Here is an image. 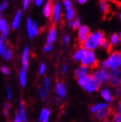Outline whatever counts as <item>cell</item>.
I'll list each match as a JSON object with an SVG mask.
<instances>
[{
  "instance_id": "obj_56",
  "label": "cell",
  "mask_w": 121,
  "mask_h": 122,
  "mask_svg": "<svg viewBox=\"0 0 121 122\" xmlns=\"http://www.w3.org/2000/svg\"><path fill=\"white\" fill-rule=\"evenodd\" d=\"M31 1H32V2H35L36 0H31Z\"/></svg>"
},
{
  "instance_id": "obj_5",
  "label": "cell",
  "mask_w": 121,
  "mask_h": 122,
  "mask_svg": "<svg viewBox=\"0 0 121 122\" xmlns=\"http://www.w3.org/2000/svg\"><path fill=\"white\" fill-rule=\"evenodd\" d=\"M101 84L96 80L94 78V77L91 74L90 75V77L89 80L87 81V83L84 85V86L82 88L86 92L92 94V93H94L96 92H97L100 90V89L101 88Z\"/></svg>"
},
{
  "instance_id": "obj_57",
  "label": "cell",
  "mask_w": 121,
  "mask_h": 122,
  "mask_svg": "<svg viewBox=\"0 0 121 122\" xmlns=\"http://www.w3.org/2000/svg\"><path fill=\"white\" fill-rule=\"evenodd\" d=\"M119 102H120V103H121V98H120V99L119 100Z\"/></svg>"
},
{
  "instance_id": "obj_31",
  "label": "cell",
  "mask_w": 121,
  "mask_h": 122,
  "mask_svg": "<svg viewBox=\"0 0 121 122\" xmlns=\"http://www.w3.org/2000/svg\"><path fill=\"white\" fill-rule=\"evenodd\" d=\"M74 15H75L74 10L72 8H69L66 10V18H67V20H72L73 18L74 17Z\"/></svg>"
},
{
  "instance_id": "obj_29",
  "label": "cell",
  "mask_w": 121,
  "mask_h": 122,
  "mask_svg": "<svg viewBox=\"0 0 121 122\" xmlns=\"http://www.w3.org/2000/svg\"><path fill=\"white\" fill-rule=\"evenodd\" d=\"M113 95L114 96V98L119 99V100L121 98V84L114 88Z\"/></svg>"
},
{
  "instance_id": "obj_45",
  "label": "cell",
  "mask_w": 121,
  "mask_h": 122,
  "mask_svg": "<svg viewBox=\"0 0 121 122\" xmlns=\"http://www.w3.org/2000/svg\"><path fill=\"white\" fill-rule=\"evenodd\" d=\"M31 0H23V8L26 10L27 8H28V6L29 5V2Z\"/></svg>"
},
{
  "instance_id": "obj_1",
  "label": "cell",
  "mask_w": 121,
  "mask_h": 122,
  "mask_svg": "<svg viewBox=\"0 0 121 122\" xmlns=\"http://www.w3.org/2000/svg\"><path fill=\"white\" fill-rule=\"evenodd\" d=\"M100 67L106 70L121 69V54L118 51H114L110 54L108 57L100 64Z\"/></svg>"
},
{
  "instance_id": "obj_46",
  "label": "cell",
  "mask_w": 121,
  "mask_h": 122,
  "mask_svg": "<svg viewBox=\"0 0 121 122\" xmlns=\"http://www.w3.org/2000/svg\"><path fill=\"white\" fill-rule=\"evenodd\" d=\"M63 41H64V43L67 46L68 44V42L70 41V36L68 35H65L64 36V39H63Z\"/></svg>"
},
{
  "instance_id": "obj_28",
  "label": "cell",
  "mask_w": 121,
  "mask_h": 122,
  "mask_svg": "<svg viewBox=\"0 0 121 122\" xmlns=\"http://www.w3.org/2000/svg\"><path fill=\"white\" fill-rule=\"evenodd\" d=\"M27 29H28L29 36L31 38H33V36H34V30H33V22H31V20L30 18H28L27 20Z\"/></svg>"
},
{
  "instance_id": "obj_54",
  "label": "cell",
  "mask_w": 121,
  "mask_h": 122,
  "mask_svg": "<svg viewBox=\"0 0 121 122\" xmlns=\"http://www.w3.org/2000/svg\"><path fill=\"white\" fill-rule=\"evenodd\" d=\"M119 43H121V33L119 34Z\"/></svg>"
},
{
  "instance_id": "obj_58",
  "label": "cell",
  "mask_w": 121,
  "mask_h": 122,
  "mask_svg": "<svg viewBox=\"0 0 121 122\" xmlns=\"http://www.w3.org/2000/svg\"><path fill=\"white\" fill-rule=\"evenodd\" d=\"M120 54H121V51H120Z\"/></svg>"
},
{
  "instance_id": "obj_21",
  "label": "cell",
  "mask_w": 121,
  "mask_h": 122,
  "mask_svg": "<svg viewBox=\"0 0 121 122\" xmlns=\"http://www.w3.org/2000/svg\"><path fill=\"white\" fill-rule=\"evenodd\" d=\"M53 20L54 22L57 23L59 22L60 19V3L57 2L53 6Z\"/></svg>"
},
{
  "instance_id": "obj_2",
  "label": "cell",
  "mask_w": 121,
  "mask_h": 122,
  "mask_svg": "<svg viewBox=\"0 0 121 122\" xmlns=\"http://www.w3.org/2000/svg\"><path fill=\"white\" fill-rule=\"evenodd\" d=\"M105 38L104 34L100 30L90 34L87 40L82 43V47L88 51H94L100 46L101 41Z\"/></svg>"
},
{
  "instance_id": "obj_39",
  "label": "cell",
  "mask_w": 121,
  "mask_h": 122,
  "mask_svg": "<svg viewBox=\"0 0 121 122\" xmlns=\"http://www.w3.org/2000/svg\"><path fill=\"white\" fill-rule=\"evenodd\" d=\"M0 69H1V71L5 75H8L10 74V69L8 68L7 66H2Z\"/></svg>"
},
{
  "instance_id": "obj_9",
  "label": "cell",
  "mask_w": 121,
  "mask_h": 122,
  "mask_svg": "<svg viewBox=\"0 0 121 122\" xmlns=\"http://www.w3.org/2000/svg\"><path fill=\"white\" fill-rule=\"evenodd\" d=\"M53 91L57 97L61 99L65 98L66 95H67V88H66L65 84L61 81H57L55 83L53 87Z\"/></svg>"
},
{
  "instance_id": "obj_11",
  "label": "cell",
  "mask_w": 121,
  "mask_h": 122,
  "mask_svg": "<svg viewBox=\"0 0 121 122\" xmlns=\"http://www.w3.org/2000/svg\"><path fill=\"white\" fill-rule=\"evenodd\" d=\"M17 113L21 118L22 122H28V115H27L25 107V103L22 100L19 101Z\"/></svg>"
},
{
  "instance_id": "obj_13",
  "label": "cell",
  "mask_w": 121,
  "mask_h": 122,
  "mask_svg": "<svg viewBox=\"0 0 121 122\" xmlns=\"http://www.w3.org/2000/svg\"><path fill=\"white\" fill-rule=\"evenodd\" d=\"M53 6L52 5V0H48V2L45 4L43 9H42V14L46 18H51L53 15Z\"/></svg>"
},
{
  "instance_id": "obj_35",
  "label": "cell",
  "mask_w": 121,
  "mask_h": 122,
  "mask_svg": "<svg viewBox=\"0 0 121 122\" xmlns=\"http://www.w3.org/2000/svg\"><path fill=\"white\" fill-rule=\"evenodd\" d=\"M6 96H7L8 100H11L13 97V92H12V89L10 86H8L6 88Z\"/></svg>"
},
{
  "instance_id": "obj_27",
  "label": "cell",
  "mask_w": 121,
  "mask_h": 122,
  "mask_svg": "<svg viewBox=\"0 0 121 122\" xmlns=\"http://www.w3.org/2000/svg\"><path fill=\"white\" fill-rule=\"evenodd\" d=\"M42 88L45 89L47 93L49 92L51 89V80L48 77H45L42 81Z\"/></svg>"
},
{
  "instance_id": "obj_14",
  "label": "cell",
  "mask_w": 121,
  "mask_h": 122,
  "mask_svg": "<svg viewBox=\"0 0 121 122\" xmlns=\"http://www.w3.org/2000/svg\"><path fill=\"white\" fill-rule=\"evenodd\" d=\"M99 8L101 13L104 15H107L111 10V5L109 0H100Z\"/></svg>"
},
{
  "instance_id": "obj_3",
  "label": "cell",
  "mask_w": 121,
  "mask_h": 122,
  "mask_svg": "<svg viewBox=\"0 0 121 122\" xmlns=\"http://www.w3.org/2000/svg\"><path fill=\"white\" fill-rule=\"evenodd\" d=\"M81 64L88 66L90 69H96L98 66V60L94 51L87 50L86 54L81 61Z\"/></svg>"
},
{
  "instance_id": "obj_53",
  "label": "cell",
  "mask_w": 121,
  "mask_h": 122,
  "mask_svg": "<svg viewBox=\"0 0 121 122\" xmlns=\"http://www.w3.org/2000/svg\"><path fill=\"white\" fill-rule=\"evenodd\" d=\"M73 24H74V20H69V22H68L69 26L72 27V26H73Z\"/></svg>"
},
{
  "instance_id": "obj_55",
  "label": "cell",
  "mask_w": 121,
  "mask_h": 122,
  "mask_svg": "<svg viewBox=\"0 0 121 122\" xmlns=\"http://www.w3.org/2000/svg\"><path fill=\"white\" fill-rule=\"evenodd\" d=\"M119 16H120V20H121V10H120V15H119Z\"/></svg>"
},
{
  "instance_id": "obj_20",
  "label": "cell",
  "mask_w": 121,
  "mask_h": 122,
  "mask_svg": "<svg viewBox=\"0 0 121 122\" xmlns=\"http://www.w3.org/2000/svg\"><path fill=\"white\" fill-rule=\"evenodd\" d=\"M111 120L113 122H121V103L118 102L117 105V111L111 115Z\"/></svg>"
},
{
  "instance_id": "obj_34",
  "label": "cell",
  "mask_w": 121,
  "mask_h": 122,
  "mask_svg": "<svg viewBox=\"0 0 121 122\" xmlns=\"http://www.w3.org/2000/svg\"><path fill=\"white\" fill-rule=\"evenodd\" d=\"M39 97L42 100V101H45L46 100V97H47V95L48 93L45 91V89L42 88V87H40L39 89Z\"/></svg>"
},
{
  "instance_id": "obj_15",
  "label": "cell",
  "mask_w": 121,
  "mask_h": 122,
  "mask_svg": "<svg viewBox=\"0 0 121 122\" xmlns=\"http://www.w3.org/2000/svg\"><path fill=\"white\" fill-rule=\"evenodd\" d=\"M87 50L86 48H84L83 47H80L79 48L74 51L73 56H72V58L75 61V62H81L82 60L83 59V57H85L86 54Z\"/></svg>"
},
{
  "instance_id": "obj_24",
  "label": "cell",
  "mask_w": 121,
  "mask_h": 122,
  "mask_svg": "<svg viewBox=\"0 0 121 122\" xmlns=\"http://www.w3.org/2000/svg\"><path fill=\"white\" fill-rule=\"evenodd\" d=\"M2 56L5 60H10L12 57V51L7 46H4L3 47V50H2Z\"/></svg>"
},
{
  "instance_id": "obj_30",
  "label": "cell",
  "mask_w": 121,
  "mask_h": 122,
  "mask_svg": "<svg viewBox=\"0 0 121 122\" xmlns=\"http://www.w3.org/2000/svg\"><path fill=\"white\" fill-rule=\"evenodd\" d=\"M119 42V34H114L111 35V39H110V43L111 46H116Z\"/></svg>"
},
{
  "instance_id": "obj_48",
  "label": "cell",
  "mask_w": 121,
  "mask_h": 122,
  "mask_svg": "<svg viewBox=\"0 0 121 122\" xmlns=\"http://www.w3.org/2000/svg\"><path fill=\"white\" fill-rule=\"evenodd\" d=\"M42 2H43V0H36L35 3H36V5H37V6H39V5H42Z\"/></svg>"
},
{
  "instance_id": "obj_33",
  "label": "cell",
  "mask_w": 121,
  "mask_h": 122,
  "mask_svg": "<svg viewBox=\"0 0 121 122\" xmlns=\"http://www.w3.org/2000/svg\"><path fill=\"white\" fill-rule=\"evenodd\" d=\"M80 17L77 16L75 20H74V24H73V26H72V28H73L74 30H77V29H79V28L80 27Z\"/></svg>"
},
{
  "instance_id": "obj_8",
  "label": "cell",
  "mask_w": 121,
  "mask_h": 122,
  "mask_svg": "<svg viewBox=\"0 0 121 122\" xmlns=\"http://www.w3.org/2000/svg\"><path fill=\"white\" fill-rule=\"evenodd\" d=\"M113 113L114 112H113L112 108L111 107V106H108L106 108L100 109V111L97 112L95 114H94V116L97 121L100 122L103 120L110 118V117H111Z\"/></svg>"
},
{
  "instance_id": "obj_6",
  "label": "cell",
  "mask_w": 121,
  "mask_h": 122,
  "mask_svg": "<svg viewBox=\"0 0 121 122\" xmlns=\"http://www.w3.org/2000/svg\"><path fill=\"white\" fill-rule=\"evenodd\" d=\"M108 84L111 87H116L121 84V69L109 70V82Z\"/></svg>"
},
{
  "instance_id": "obj_50",
  "label": "cell",
  "mask_w": 121,
  "mask_h": 122,
  "mask_svg": "<svg viewBox=\"0 0 121 122\" xmlns=\"http://www.w3.org/2000/svg\"><path fill=\"white\" fill-rule=\"evenodd\" d=\"M61 101H62L61 98H59V97H57V99H56V103H57V104H59V103H61Z\"/></svg>"
},
{
  "instance_id": "obj_19",
  "label": "cell",
  "mask_w": 121,
  "mask_h": 122,
  "mask_svg": "<svg viewBox=\"0 0 121 122\" xmlns=\"http://www.w3.org/2000/svg\"><path fill=\"white\" fill-rule=\"evenodd\" d=\"M57 37V30L54 25H52L49 30V32L48 34L47 37V43L48 44H52L53 42L56 40Z\"/></svg>"
},
{
  "instance_id": "obj_42",
  "label": "cell",
  "mask_w": 121,
  "mask_h": 122,
  "mask_svg": "<svg viewBox=\"0 0 121 122\" xmlns=\"http://www.w3.org/2000/svg\"><path fill=\"white\" fill-rule=\"evenodd\" d=\"M53 48V46L52 44H46L44 47V51L45 52H48V51H50Z\"/></svg>"
},
{
  "instance_id": "obj_10",
  "label": "cell",
  "mask_w": 121,
  "mask_h": 122,
  "mask_svg": "<svg viewBox=\"0 0 121 122\" xmlns=\"http://www.w3.org/2000/svg\"><path fill=\"white\" fill-rule=\"evenodd\" d=\"M90 35V30L86 25H81L78 29L77 38L80 43L82 44Z\"/></svg>"
},
{
  "instance_id": "obj_40",
  "label": "cell",
  "mask_w": 121,
  "mask_h": 122,
  "mask_svg": "<svg viewBox=\"0 0 121 122\" xmlns=\"http://www.w3.org/2000/svg\"><path fill=\"white\" fill-rule=\"evenodd\" d=\"M33 30H34V35H37L39 34V29L37 28V22H33Z\"/></svg>"
},
{
  "instance_id": "obj_16",
  "label": "cell",
  "mask_w": 121,
  "mask_h": 122,
  "mask_svg": "<svg viewBox=\"0 0 121 122\" xmlns=\"http://www.w3.org/2000/svg\"><path fill=\"white\" fill-rule=\"evenodd\" d=\"M89 69H90V68H88V66L81 64L80 66H78L74 70V75L77 78H78V77H80L84 76L86 75H88Z\"/></svg>"
},
{
  "instance_id": "obj_32",
  "label": "cell",
  "mask_w": 121,
  "mask_h": 122,
  "mask_svg": "<svg viewBox=\"0 0 121 122\" xmlns=\"http://www.w3.org/2000/svg\"><path fill=\"white\" fill-rule=\"evenodd\" d=\"M10 109V104L9 103H5L3 107V115L5 117H8L9 115V111Z\"/></svg>"
},
{
  "instance_id": "obj_12",
  "label": "cell",
  "mask_w": 121,
  "mask_h": 122,
  "mask_svg": "<svg viewBox=\"0 0 121 122\" xmlns=\"http://www.w3.org/2000/svg\"><path fill=\"white\" fill-rule=\"evenodd\" d=\"M51 116V109L48 108H42L39 112L37 122H49Z\"/></svg>"
},
{
  "instance_id": "obj_49",
  "label": "cell",
  "mask_w": 121,
  "mask_h": 122,
  "mask_svg": "<svg viewBox=\"0 0 121 122\" xmlns=\"http://www.w3.org/2000/svg\"><path fill=\"white\" fill-rule=\"evenodd\" d=\"M3 46H2V40H0V54H2V50H3Z\"/></svg>"
},
{
  "instance_id": "obj_25",
  "label": "cell",
  "mask_w": 121,
  "mask_h": 122,
  "mask_svg": "<svg viewBox=\"0 0 121 122\" xmlns=\"http://www.w3.org/2000/svg\"><path fill=\"white\" fill-rule=\"evenodd\" d=\"M89 77H90V74L88 75H84V76H82L80 77H78L77 78V83L78 85L81 87L82 88L84 86V85L86 84L87 83V81L89 80Z\"/></svg>"
},
{
  "instance_id": "obj_52",
  "label": "cell",
  "mask_w": 121,
  "mask_h": 122,
  "mask_svg": "<svg viewBox=\"0 0 121 122\" xmlns=\"http://www.w3.org/2000/svg\"><path fill=\"white\" fill-rule=\"evenodd\" d=\"M77 1L80 4H84V3H86L87 2V0H77Z\"/></svg>"
},
{
  "instance_id": "obj_18",
  "label": "cell",
  "mask_w": 121,
  "mask_h": 122,
  "mask_svg": "<svg viewBox=\"0 0 121 122\" xmlns=\"http://www.w3.org/2000/svg\"><path fill=\"white\" fill-rule=\"evenodd\" d=\"M28 60H29V48L25 47L22 53V69L27 70L28 68Z\"/></svg>"
},
{
  "instance_id": "obj_44",
  "label": "cell",
  "mask_w": 121,
  "mask_h": 122,
  "mask_svg": "<svg viewBox=\"0 0 121 122\" xmlns=\"http://www.w3.org/2000/svg\"><path fill=\"white\" fill-rule=\"evenodd\" d=\"M14 122H22L21 118L19 117V115H18L17 112L15 114V116H14Z\"/></svg>"
},
{
  "instance_id": "obj_47",
  "label": "cell",
  "mask_w": 121,
  "mask_h": 122,
  "mask_svg": "<svg viewBox=\"0 0 121 122\" xmlns=\"http://www.w3.org/2000/svg\"><path fill=\"white\" fill-rule=\"evenodd\" d=\"M67 71H68V66L66 65V64H65L62 67V73H63V75H65V74H66Z\"/></svg>"
},
{
  "instance_id": "obj_4",
  "label": "cell",
  "mask_w": 121,
  "mask_h": 122,
  "mask_svg": "<svg viewBox=\"0 0 121 122\" xmlns=\"http://www.w3.org/2000/svg\"><path fill=\"white\" fill-rule=\"evenodd\" d=\"M92 75L101 84V86L107 84L109 82V71L108 70L103 69L100 67L99 69H96Z\"/></svg>"
},
{
  "instance_id": "obj_23",
  "label": "cell",
  "mask_w": 121,
  "mask_h": 122,
  "mask_svg": "<svg viewBox=\"0 0 121 122\" xmlns=\"http://www.w3.org/2000/svg\"><path fill=\"white\" fill-rule=\"evenodd\" d=\"M21 15H22L21 10H18V12L16 13V14L14 17L13 24H12V28H13V29L15 30V29H17L18 28H19V23H20V20H21Z\"/></svg>"
},
{
  "instance_id": "obj_7",
  "label": "cell",
  "mask_w": 121,
  "mask_h": 122,
  "mask_svg": "<svg viewBox=\"0 0 121 122\" xmlns=\"http://www.w3.org/2000/svg\"><path fill=\"white\" fill-rule=\"evenodd\" d=\"M100 95L103 101L109 103V104L112 103L115 99L113 95V90H111L109 86H101L100 89Z\"/></svg>"
},
{
  "instance_id": "obj_22",
  "label": "cell",
  "mask_w": 121,
  "mask_h": 122,
  "mask_svg": "<svg viewBox=\"0 0 121 122\" xmlns=\"http://www.w3.org/2000/svg\"><path fill=\"white\" fill-rule=\"evenodd\" d=\"M27 70L22 68L19 72V82L22 87H25L27 83Z\"/></svg>"
},
{
  "instance_id": "obj_37",
  "label": "cell",
  "mask_w": 121,
  "mask_h": 122,
  "mask_svg": "<svg viewBox=\"0 0 121 122\" xmlns=\"http://www.w3.org/2000/svg\"><path fill=\"white\" fill-rule=\"evenodd\" d=\"M8 25H7V23L4 20H0V30H5L6 28H7Z\"/></svg>"
},
{
  "instance_id": "obj_36",
  "label": "cell",
  "mask_w": 121,
  "mask_h": 122,
  "mask_svg": "<svg viewBox=\"0 0 121 122\" xmlns=\"http://www.w3.org/2000/svg\"><path fill=\"white\" fill-rule=\"evenodd\" d=\"M46 71V66L44 63H42L40 66H39V73L40 75H43L45 74V72Z\"/></svg>"
},
{
  "instance_id": "obj_26",
  "label": "cell",
  "mask_w": 121,
  "mask_h": 122,
  "mask_svg": "<svg viewBox=\"0 0 121 122\" xmlns=\"http://www.w3.org/2000/svg\"><path fill=\"white\" fill-rule=\"evenodd\" d=\"M99 47H100L102 48H104V49H106L108 52H109L111 50V47L112 46H111L110 42H108V41L106 38H104L103 40L101 41L100 43Z\"/></svg>"
},
{
  "instance_id": "obj_17",
  "label": "cell",
  "mask_w": 121,
  "mask_h": 122,
  "mask_svg": "<svg viewBox=\"0 0 121 122\" xmlns=\"http://www.w3.org/2000/svg\"><path fill=\"white\" fill-rule=\"evenodd\" d=\"M108 106H110L109 103H108L105 101H102V102H97L94 103V105H92V107H90V112L92 114H95L97 112L100 111V109L106 108Z\"/></svg>"
},
{
  "instance_id": "obj_51",
  "label": "cell",
  "mask_w": 121,
  "mask_h": 122,
  "mask_svg": "<svg viewBox=\"0 0 121 122\" xmlns=\"http://www.w3.org/2000/svg\"><path fill=\"white\" fill-rule=\"evenodd\" d=\"M100 122H113L111 118H108V119H106V120H103V121H102Z\"/></svg>"
},
{
  "instance_id": "obj_38",
  "label": "cell",
  "mask_w": 121,
  "mask_h": 122,
  "mask_svg": "<svg viewBox=\"0 0 121 122\" xmlns=\"http://www.w3.org/2000/svg\"><path fill=\"white\" fill-rule=\"evenodd\" d=\"M63 5L65 7L66 10L71 8V6H72V3L71 0H63Z\"/></svg>"
},
{
  "instance_id": "obj_43",
  "label": "cell",
  "mask_w": 121,
  "mask_h": 122,
  "mask_svg": "<svg viewBox=\"0 0 121 122\" xmlns=\"http://www.w3.org/2000/svg\"><path fill=\"white\" fill-rule=\"evenodd\" d=\"M8 5V3L7 2H6V1L3 2L1 5H0V12L2 11V10H4L6 8H7Z\"/></svg>"
},
{
  "instance_id": "obj_41",
  "label": "cell",
  "mask_w": 121,
  "mask_h": 122,
  "mask_svg": "<svg viewBox=\"0 0 121 122\" xmlns=\"http://www.w3.org/2000/svg\"><path fill=\"white\" fill-rule=\"evenodd\" d=\"M9 29H10V28H9V26H8L7 28H6L5 30H3V31H2V40L5 39L6 36H8V34L9 33Z\"/></svg>"
}]
</instances>
